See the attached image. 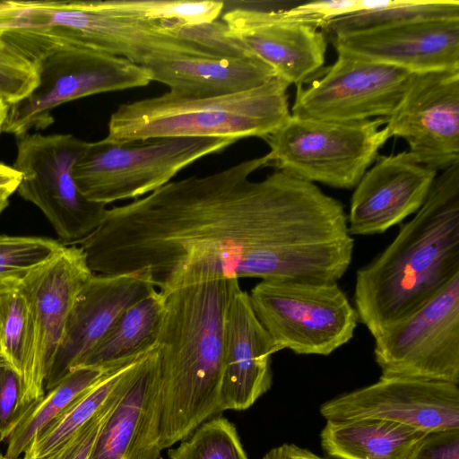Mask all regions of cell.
Segmentation results:
<instances>
[{
    "mask_svg": "<svg viewBox=\"0 0 459 459\" xmlns=\"http://www.w3.org/2000/svg\"><path fill=\"white\" fill-rule=\"evenodd\" d=\"M459 275V162L435 178L394 240L357 271L354 308L375 337Z\"/></svg>",
    "mask_w": 459,
    "mask_h": 459,
    "instance_id": "obj_3",
    "label": "cell"
},
{
    "mask_svg": "<svg viewBox=\"0 0 459 459\" xmlns=\"http://www.w3.org/2000/svg\"><path fill=\"white\" fill-rule=\"evenodd\" d=\"M38 83L21 100L8 105L3 132L18 138L45 129L58 106L86 96L144 87L150 70L128 59L82 48H62L34 63Z\"/></svg>",
    "mask_w": 459,
    "mask_h": 459,
    "instance_id": "obj_8",
    "label": "cell"
},
{
    "mask_svg": "<svg viewBox=\"0 0 459 459\" xmlns=\"http://www.w3.org/2000/svg\"><path fill=\"white\" fill-rule=\"evenodd\" d=\"M165 25L170 32L209 49L217 56L242 57L252 56L230 36L223 22L216 20L197 25Z\"/></svg>",
    "mask_w": 459,
    "mask_h": 459,
    "instance_id": "obj_32",
    "label": "cell"
},
{
    "mask_svg": "<svg viewBox=\"0 0 459 459\" xmlns=\"http://www.w3.org/2000/svg\"><path fill=\"white\" fill-rule=\"evenodd\" d=\"M320 413L326 420L381 419L425 432L459 429V387L441 381L380 377L372 385L325 402Z\"/></svg>",
    "mask_w": 459,
    "mask_h": 459,
    "instance_id": "obj_14",
    "label": "cell"
},
{
    "mask_svg": "<svg viewBox=\"0 0 459 459\" xmlns=\"http://www.w3.org/2000/svg\"><path fill=\"white\" fill-rule=\"evenodd\" d=\"M437 175L408 151L377 155L354 187L347 214L350 234L384 233L416 213Z\"/></svg>",
    "mask_w": 459,
    "mask_h": 459,
    "instance_id": "obj_17",
    "label": "cell"
},
{
    "mask_svg": "<svg viewBox=\"0 0 459 459\" xmlns=\"http://www.w3.org/2000/svg\"><path fill=\"white\" fill-rule=\"evenodd\" d=\"M160 375L156 348L127 370L89 459H159Z\"/></svg>",
    "mask_w": 459,
    "mask_h": 459,
    "instance_id": "obj_19",
    "label": "cell"
},
{
    "mask_svg": "<svg viewBox=\"0 0 459 459\" xmlns=\"http://www.w3.org/2000/svg\"><path fill=\"white\" fill-rule=\"evenodd\" d=\"M290 84L274 77L257 88L215 97L168 91L120 105L110 116L106 141L142 143L159 138H265L290 117Z\"/></svg>",
    "mask_w": 459,
    "mask_h": 459,
    "instance_id": "obj_4",
    "label": "cell"
},
{
    "mask_svg": "<svg viewBox=\"0 0 459 459\" xmlns=\"http://www.w3.org/2000/svg\"><path fill=\"white\" fill-rule=\"evenodd\" d=\"M239 288L238 279L219 278L165 294L156 343L162 449L220 413L226 318Z\"/></svg>",
    "mask_w": 459,
    "mask_h": 459,
    "instance_id": "obj_2",
    "label": "cell"
},
{
    "mask_svg": "<svg viewBox=\"0 0 459 459\" xmlns=\"http://www.w3.org/2000/svg\"><path fill=\"white\" fill-rule=\"evenodd\" d=\"M87 143L68 134L39 133L27 134L17 142L13 167L22 179L16 191L44 213L65 246L94 230L107 210L85 198L73 177Z\"/></svg>",
    "mask_w": 459,
    "mask_h": 459,
    "instance_id": "obj_9",
    "label": "cell"
},
{
    "mask_svg": "<svg viewBox=\"0 0 459 459\" xmlns=\"http://www.w3.org/2000/svg\"><path fill=\"white\" fill-rule=\"evenodd\" d=\"M336 61L308 86H297L290 115L328 121L389 117L413 73L337 53Z\"/></svg>",
    "mask_w": 459,
    "mask_h": 459,
    "instance_id": "obj_12",
    "label": "cell"
},
{
    "mask_svg": "<svg viewBox=\"0 0 459 459\" xmlns=\"http://www.w3.org/2000/svg\"><path fill=\"white\" fill-rule=\"evenodd\" d=\"M267 155L170 181L105 211L75 243L93 273L145 271L157 290L219 278L337 282L354 249L342 204L281 171L250 178Z\"/></svg>",
    "mask_w": 459,
    "mask_h": 459,
    "instance_id": "obj_1",
    "label": "cell"
},
{
    "mask_svg": "<svg viewBox=\"0 0 459 459\" xmlns=\"http://www.w3.org/2000/svg\"><path fill=\"white\" fill-rule=\"evenodd\" d=\"M236 140L228 138H159L142 143H88L73 177L89 201L109 204L138 199L165 186L182 169L219 153Z\"/></svg>",
    "mask_w": 459,
    "mask_h": 459,
    "instance_id": "obj_6",
    "label": "cell"
},
{
    "mask_svg": "<svg viewBox=\"0 0 459 459\" xmlns=\"http://www.w3.org/2000/svg\"><path fill=\"white\" fill-rule=\"evenodd\" d=\"M373 338L381 377L459 385V275Z\"/></svg>",
    "mask_w": 459,
    "mask_h": 459,
    "instance_id": "obj_10",
    "label": "cell"
},
{
    "mask_svg": "<svg viewBox=\"0 0 459 459\" xmlns=\"http://www.w3.org/2000/svg\"><path fill=\"white\" fill-rule=\"evenodd\" d=\"M152 81L169 91L189 97H215L243 92L278 77L272 67L255 56L180 57L147 67Z\"/></svg>",
    "mask_w": 459,
    "mask_h": 459,
    "instance_id": "obj_21",
    "label": "cell"
},
{
    "mask_svg": "<svg viewBox=\"0 0 459 459\" xmlns=\"http://www.w3.org/2000/svg\"><path fill=\"white\" fill-rule=\"evenodd\" d=\"M262 459H325L294 444H283L269 450Z\"/></svg>",
    "mask_w": 459,
    "mask_h": 459,
    "instance_id": "obj_37",
    "label": "cell"
},
{
    "mask_svg": "<svg viewBox=\"0 0 459 459\" xmlns=\"http://www.w3.org/2000/svg\"><path fill=\"white\" fill-rule=\"evenodd\" d=\"M459 17L457 0H380L370 10L349 13L324 23L320 30L332 37L412 20Z\"/></svg>",
    "mask_w": 459,
    "mask_h": 459,
    "instance_id": "obj_26",
    "label": "cell"
},
{
    "mask_svg": "<svg viewBox=\"0 0 459 459\" xmlns=\"http://www.w3.org/2000/svg\"><path fill=\"white\" fill-rule=\"evenodd\" d=\"M428 432L381 420H326L321 445L334 459H408Z\"/></svg>",
    "mask_w": 459,
    "mask_h": 459,
    "instance_id": "obj_23",
    "label": "cell"
},
{
    "mask_svg": "<svg viewBox=\"0 0 459 459\" xmlns=\"http://www.w3.org/2000/svg\"><path fill=\"white\" fill-rule=\"evenodd\" d=\"M92 274L82 248L64 245L52 258L17 283L28 302L33 332L30 364L22 381L20 420L26 410L45 394L46 380L74 301Z\"/></svg>",
    "mask_w": 459,
    "mask_h": 459,
    "instance_id": "obj_11",
    "label": "cell"
},
{
    "mask_svg": "<svg viewBox=\"0 0 459 459\" xmlns=\"http://www.w3.org/2000/svg\"><path fill=\"white\" fill-rule=\"evenodd\" d=\"M0 459H13V458H9L4 454L0 452ZM17 459H22V458H17Z\"/></svg>",
    "mask_w": 459,
    "mask_h": 459,
    "instance_id": "obj_41",
    "label": "cell"
},
{
    "mask_svg": "<svg viewBox=\"0 0 459 459\" xmlns=\"http://www.w3.org/2000/svg\"><path fill=\"white\" fill-rule=\"evenodd\" d=\"M385 124V117L340 122L290 115L264 138L268 166L313 184L352 189L391 138Z\"/></svg>",
    "mask_w": 459,
    "mask_h": 459,
    "instance_id": "obj_5",
    "label": "cell"
},
{
    "mask_svg": "<svg viewBox=\"0 0 459 459\" xmlns=\"http://www.w3.org/2000/svg\"><path fill=\"white\" fill-rule=\"evenodd\" d=\"M108 372L91 367L73 368L26 410L8 437L4 455L13 459L20 458L44 427Z\"/></svg>",
    "mask_w": 459,
    "mask_h": 459,
    "instance_id": "obj_24",
    "label": "cell"
},
{
    "mask_svg": "<svg viewBox=\"0 0 459 459\" xmlns=\"http://www.w3.org/2000/svg\"><path fill=\"white\" fill-rule=\"evenodd\" d=\"M17 283L0 289V345L3 359L19 374L22 385L30 364L33 332L30 307Z\"/></svg>",
    "mask_w": 459,
    "mask_h": 459,
    "instance_id": "obj_28",
    "label": "cell"
},
{
    "mask_svg": "<svg viewBox=\"0 0 459 459\" xmlns=\"http://www.w3.org/2000/svg\"><path fill=\"white\" fill-rule=\"evenodd\" d=\"M222 22L233 39L290 85L303 84L325 64L328 39L313 23L248 7L229 10Z\"/></svg>",
    "mask_w": 459,
    "mask_h": 459,
    "instance_id": "obj_16",
    "label": "cell"
},
{
    "mask_svg": "<svg viewBox=\"0 0 459 459\" xmlns=\"http://www.w3.org/2000/svg\"><path fill=\"white\" fill-rule=\"evenodd\" d=\"M22 175L13 166L0 162V191L13 194L17 190Z\"/></svg>",
    "mask_w": 459,
    "mask_h": 459,
    "instance_id": "obj_38",
    "label": "cell"
},
{
    "mask_svg": "<svg viewBox=\"0 0 459 459\" xmlns=\"http://www.w3.org/2000/svg\"><path fill=\"white\" fill-rule=\"evenodd\" d=\"M156 290L145 271L93 273L79 290L45 384L55 387L131 305Z\"/></svg>",
    "mask_w": 459,
    "mask_h": 459,
    "instance_id": "obj_18",
    "label": "cell"
},
{
    "mask_svg": "<svg viewBox=\"0 0 459 459\" xmlns=\"http://www.w3.org/2000/svg\"><path fill=\"white\" fill-rule=\"evenodd\" d=\"M8 105L0 100V134L3 132V126L5 120Z\"/></svg>",
    "mask_w": 459,
    "mask_h": 459,
    "instance_id": "obj_39",
    "label": "cell"
},
{
    "mask_svg": "<svg viewBox=\"0 0 459 459\" xmlns=\"http://www.w3.org/2000/svg\"><path fill=\"white\" fill-rule=\"evenodd\" d=\"M11 195L8 192L0 191V214L8 206Z\"/></svg>",
    "mask_w": 459,
    "mask_h": 459,
    "instance_id": "obj_40",
    "label": "cell"
},
{
    "mask_svg": "<svg viewBox=\"0 0 459 459\" xmlns=\"http://www.w3.org/2000/svg\"><path fill=\"white\" fill-rule=\"evenodd\" d=\"M134 362L109 371L70 403L33 438L22 459L46 457L82 428L111 397L125 372Z\"/></svg>",
    "mask_w": 459,
    "mask_h": 459,
    "instance_id": "obj_25",
    "label": "cell"
},
{
    "mask_svg": "<svg viewBox=\"0 0 459 459\" xmlns=\"http://www.w3.org/2000/svg\"><path fill=\"white\" fill-rule=\"evenodd\" d=\"M365 8L366 0H322L279 10V13L284 18L307 22L320 29L331 20L363 11Z\"/></svg>",
    "mask_w": 459,
    "mask_h": 459,
    "instance_id": "obj_34",
    "label": "cell"
},
{
    "mask_svg": "<svg viewBox=\"0 0 459 459\" xmlns=\"http://www.w3.org/2000/svg\"><path fill=\"white\" fill-rule=\"evenodd\" d=\"M169 459H248L235 425L213 416L168 452Z\"/></svg>",
    "mask_w": 459,
    "mask_h": 459,
    "instance_id": "obj_29",
    "label": "cell"
},
{
    "mask_svg": "<svg viewBox=\"0 0 459 459\" xmlns=\"http://www.w3.org/2000/svg\"><path fill=\"white\" fill-rule=\"evenodd\" d=\"M385 126L420 164L438 172L458 163L459 69L413 74Z\"/></svg>",
    "mask_w": 459,
    "mask_h": 459,
    "instance_id": "obj_13",
    "label": "cell"
},
{
    "mask_svg": "<svg viewBox=\"0 0 459 459\" xmlns=\"http://www.w3.org/2000/svg\"><path fill=\"white\" fill-rule=\"evenodd\" d=\"M274 343L256 317L249 295L239 288L226 318L220 413L251 407L272 385Z\"/></svg>",
    "mask_w": 459,
    "mask_h": 459,
    "instance_id": "obj_20",
    "label": "cell"
},
{
    "mask_svg": "<svg viewBox=\"0 0 459 459\" xmlns=\"http://www.w3.org/2000/svg\"><path fill=\"white\" fill-rule=\"evenodd\" d=\"M164 306L165 294L157 290L131 305L74 368L111 371L148 354L156 348Z\"/></svg>",
    "mask_w": 459,
    "mask_h": 459,
    "instance_id": "obj_22",
    "label": "cell"
},
{
    "mask_svg": "<svg viewBox=\"0 0 459 459\" xmlns=\"http://www.w3.org/2000/svg\"><path fill=\"white\" fill-rule=\"evenodd\" d=\"M127 370L114 394L97 414L60 446L42 459H89L101 428L118 399Z\"/></svg>",
    "mask_w": 459,
    "mask_h": 459,
    "instance_id": "obj_33",
    "label": "cell"
},
{
    "mask_svg": "<svg viewBox=\"0 0 459 459\" xmlns=\"http://www.w3.org/2000/svg\"><path fill=\"white\" fill-rule=\"evenodd\" d=\"M248 295L277 351L327 356L353 338L357 312L337 282L262 280Z\"/></svg>",
    "mask_w": 459,
    "mask_h": 459,
    "instance_id": "obj_7",
    "label": "cell"
},
{
    "mask_svg": "<svg viewBox=\"0 0 459 459\" xmlns=\"http://www.w3.org/2000/svg\"><path fill=\"white\" fill-rule=\"evenodd\" d=\"M328 40L337 53L413 74L459 69V17L412 20Z\"/></svg>",
    "mask_w": 459,
    "mask_h": 459,
    "instance_id": "obj_15",
    "label": "cell"
},
{
    "mask_svg": "<svg viewBox=\"0 0 459 459\" xmlns=\"http://www.w3.org/2000/svg\"><path fill=\"white\" fill-rule=\"evenodd\" d=\"M19 374L4 359H0V445L8 439L20 420L21 396Z\"/></svg>",
    "mask_w": 459,
    "mask_h": 459,
    "instance_id": "obj_35",
    "label": "cell"
},
{
    "mask_svg": "<svg viewBox=\"0 0 459 459\" xmlns=\"http://www.w3.org/2000/svg\"><path fill=\"white\" fill-rule=\"evenodd\" d=\"M3 359V352H2V348H1V345H0V359Z\"/></svg>",
    "mask_w": 459,
    "mask_h": 459,
    "instance_id": "obj_42",
    "label": "cell"
},
{
    "mask_svg": "<svg viewBox=\"0 0 459 459\" xmlns=\"http://www.w3.org/2000/svg\"><path fill=\"white\" fill-rule=\"evenodd\" d=\"M99 8L165 24L197 25L216 21L224 8L221 1L96 0Z\"/></svg>",
    "mask_w": 459,
    "mask_h": 459,
    "instance_id": "obj_27",
    "label": "cell"
},
{
    "mask_svg": "<svg viewBox=\"0 0 459 459\" xmlns=\"http://www.w3.org/2000/svg\"><path fill=\"white\" fill-rule=\"evenodd\" d=\"M34 64L0 37V100L12 105L37 85Z\"/></svg>",
    "mask_w": 459,
    "mask_h": 459,
    "instance_id": "obj_31",
    "label": "cell"
},
{
    "mask_svg": "<svg viewBox=\"0 0 459 459\" xmlns=\"http://www.w3.org/2000/svg\"><path fill=\"white\" fill-rule=\"evenodd\" d=\"M408 459H459V429L426 433Z\"/></svg>",
    "mask_w": 459,
    "mask_h": 459,
    "instance_id": "obj_36",
    "label": "cell"
},
{
    "mask_svg": "<svg viewBox=\"0 0 459 459\" xmlns=\"http://www.w3.org/2000/svg\"><path fill=\"white\" fill-rule=\"evenodd\" d=\"M63 247L47 238L0 236V289L19 282Z\"/></svg>",
    "mask_w": 459,
    "mask_h": 459,
    "instance_id": "obj_30",
    "label": "cell"
}]
</instances>
